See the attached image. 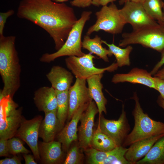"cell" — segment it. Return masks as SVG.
<instances>
[{
	"label": "cell",
	"mask_w": 164,
	"mask_h": 164,
	"mask_svg": "<svg viewBox=\"0 0 164 164\" xmlns=\"http://www.w3.org/2000/svg\"><path fill=\"white\" fill-rule=\"evenodd\" d=\"M22 111L10 95L0 98V138L15 136L23 117Z\"/></svg>",
	"instance_id": "6"
},
{
	"label": "cell",
	"mask_w": 164,
	"mask_h": 164,
	"mask_svg": "<svg viewBox=\"0 0 164 164\" xmlns=\"http://www.w3.org/2000/svg\"><path fill=\"white\" fill-rule=\"evenodd\" d=\"M135 101L132 112L135 125L131 132L126 137L122 146H130L133 143L152 136L164 135V123L150 118L142 108L136 92L132 98Z\"/></svg>",
	"instance_id": "3"
},
{
	"label": "cell",
	"mask_w": 164,
	"mask_h": 164,
	"mask_svg": "<svg viewBox=\"0 0 164 164\" xmlns=\"http://www.w3.org/2000/svg\"><path fill=\"white\" fill-rule=\"evenodd\" d=\"M163 18L164 19V6L163 7Z\"/></svg>",
	"instance_id": "43"
},
{
	"label": "cell",
	"mask_w": 164,
	"mask_h": 164,
	"mask_svg": "<svg viewBox=\"0 0 164 164\" xmlns=\"http://www.w3.org/2000/svg\"><path fill=\"white\" fill-rule=\"evenodd\" d=\"M128 149L122 146H117L110 151L103 164H131L125 157Z\"/></svg>",
	"instance_id": "28"
},
{
	"label": "cell",
	"mask_w": 164,
	"mask_h": 164,
	"mask_svg": "<svg viewBox=\"0 0 164 164\" xmlns=\"http://www.w3.org/2000/svg\"><path fill=\"white\" fill-rule=\"evenodd\" d=\"M123 105L121 113L117 120H108L101 115L98 124L102 131L111 138L117 146H122L130 130Z\"/></svg>",
	"instance_id": "9"
},
{
	"label": "cell",
	"mask_w": 164,
	"mask_h": 164,
	"mask_svg": "<svg viewBox=\"0 0 164 164\" xmlns=\"http://www.w3.org/2000/svg\"><path fill=\"white\" fill-rule=\"evenodd\" d=\"M145 0H120L119 3L120 5H122L128 1H132L135 2L142 3Z\"/></svg>",
	"instance_id": "40"
},
{
	"label": "cell",
	"mask_w": 164,
	"mask_h": 164,
	"mask_svg": "<svg viewBox=\"0 0 164 164\" xmlns=\"http://www.w3.org/2000/svg\"><path fill=\"white\" fill-rule=\"evenodd\" d=\"M23 156L25 161L26 164H37L34 159L35 157L30 154H28L24 153Z\"/></svg>",
	"instance_id": "38"
},
{
	"label": "cell",
	"mask_w": 164,
	"mask_h": 164,
	"mask_svg": "<svg viewBox=\"0 0 164 164\" xmlns=\"http://www.w3.org/2000/svg\"><path fill=\"white\" fill-rule=\"evenodd\" d=\"M82 155L77 146L72 147L68 151L63 162L64 164H79L81 163Z\"/></svg>",
	"instance_id": "30"
},
{
	"label": "cell",
	"mask_w": 164,
	"mask_h": 164,
	"mask_svg": "<svg viewBox=\"0 0 164 164\" xmlns=\"http://www.w3.org/2000/svg\"><path fill=\"white\" fill-rule=\"evenodd\" d=\"M14 13V11L12 9L0 13V36L3 35V31L7 19Z\"/></svg>",
	"instance_id": "31"
},
{
	"label": "cell",
	"mask_w": 164,
	"mask_h": 164,
	"mask_svg": "<svg viewBox=\"0 0 164 164\" xmlns=\"http://www.w3.org/2000/svg\"><path fill=\"white\" fill-rule=\"evenodd\" d=\"M154 75L160 79L164 80V67L158 70Z\"/></svg>",
	"instance_id": "39"
},
{
	"label": "cell",
	"mask_w": 164,
	"mask_h": 164,
	"mask_svg": "<svg viewBox=\"0 0 164 164\" xmlns=\"http://www.w3.org/2000/svg\"><path fill=\"white\" fill-rule=\"evenodd\" d=\"M102 39L98 36L96 35L94 38H91L89 35H86L82 41V47L108 62L109 61L108 56H111L113 54L109 49L102 46Z\"/></svg>",
	"instance_id": "22"
},
{
	"label": "cell",
	"mask_w": 164,
	"mask_h": 164,
	"mask_svg": "<svg viewBox=\"0 0 164 164\" xmlns=\"http://www.w3.org/2000/svg\"><path fill=\"white\" fill-rule=\"evenodd\" d=\"M38 147L40 159L43 163H56L62 157L61 144L59 141L39 142Z\"/></svg>",
	"instance_id": "21"
},
{
	"label": "cell",
	"mask_w": 164,
	"mask_h": 164,
	"mask_svg": "<svg viewBox=\"0 0 164 164\" xmlns=\"http://www.w3.org/2000/svg\"><path fill=\"white\" fill-rule=\"evenodd\" d=\"M95 15L96 21L88 29L87 35L100 30L113 34L121 33L126 24L120 9L114 3L102 6Z\"/></svg>",
	"instance_id": "7"
},
{
	"label": "cell",
	"mask_w": 164,
	"mask_h": 164,
	"mask_svg": "<svg viewBox=\"0 0 164 164\" xmlns=\"http://www.w3.org/2000/svg\"><path fill=\"white\" fill-rule=\"evenodd\" d=\"M98 113L96 104L92 100L80 118V125L78 129V138L79 146L84 149L91 146V142L94 132V118Z\"/></svg>",
	"instance_id": "12"
},
{
	"label": "cell",
	"mask_w": 164,
	"mask_h": 164,
	"mask_svg": "<svg viewBox=\"0 0 164 164\" xmlns=\"http://www.w3.org/2000/svg\"><path fill=\"white\" fill-rule=\"evenodd\" d=\"M46 77L55 90L68 91L73 82V73L65 68L59 66H53Z\"/></svg>",
	"instance_id": "18"
},
{
	"label": "cell",
	"mask_w": 164,
	"mask_h": 164,
	"mask_svg": "<svg viewBox=\"0 0 164 164\" xmlns=\"http://www.w3.org/2000/svg\"><path fill=\"white\" fill-rule=\"evenodd\" d=\"M89 103L82 105L77 110L70 122L58 134V141L62 144L64 149H68L72 143L78 138V124L81 115L86 109Z\"/></svg>",
	"instance_id": "15"
},
{
	"label": "cell",
	"mask_w": 164,
	"mask_h": 164,
	"mask_svg": "<svg viewBox=\"0 0 164 164\" xmlns=\"http://www.w3.org/2000/svg\"><path fill=\"white\" fill-rule=\"evenodd\" d=\"M33 100L39 111L45 113L57 110L56 91L51 87H42L36 90L34 93Z\"/></svg>",
	"instance_id": "16"
},
{
	"label": "cell",
	"mask_w": 164,
	"mask_h": 164,
	"mask_svg": "<svg viewBox=\"0 0 164 164\" xmlns=\"http://www.w3.org/2000/svg\"><path fill=\"white\" fill-rule=\"evenodd\" d=\"M103 76V73L96 74L86 80L89 94L96 104L99 117L101 115L103 112L105 114H107L106 105L107 101L102 92L103 86L101 82Z\"/></svg>",
	"instance_id": "19"
},
{
	"label": "cell",
	"mask_w": 164,
	"mask_h": 164,
	"mask_svg": "<svg viewBox=\"0 0 164 164\" xmlns=\"http://www.w3.org/2000/svg\"><path fill=\"white\" fill-rule=\"evenodd\" d=\"M86 80L76 78L69 92V110L67 119L70 120L74 114L82 105L92 100L86 86Z\"/></svg>",
	"instance_id": "13"
},
{
	"label": "cell",
	"mask_w": 164,
	"mask_h": 164,
	"mask_svg": "<svg viewBox=\"0 0 164 164\" xmlns=\"http://www.w3.org/2000/svg\"><path fill=\"white\" fill-rule=\"evenodd\" d=\"M52 0L56 2H63L67 1L68 0Z\"/></svg>",
	"instance_id": "42"
},
{
	"label": "cell",
	"mask_w": 164,
	"mask_h": 164,
	"mask_svg": "<svg viewBox=\"0 0 164 164\" xmlns=\"http://www.w3.org/2000/svg\"><path fill=\"white\" fill-rule=\"evenodd\" d=\"M102 43L105 44L109 50L115 56L118 67L130 66L131 63L129 55L133 50L132 46L129 45L124 49L116 46L114 43L109 44L106 41L102 40Z\"/></svg>",
	"instance_id": "25"
},
{
	"label": "cell",
	"mask_w": 164,
	"mask_h": 164,
	"mask_svg": "<svg viewBox=\"0 0 164 164\" xmlns=\"http://www.w3.org/2000/svg\"><path fill=\"white\" fill-rule=\"evenodd\" d=\"M126 24H130L133 31L157 24L146 12L142 3L128 1L120 9Z\"/></svg>",
	"instance_id": "11"
},
{
	"label": "cell",
	"mask_w": 164,
	"mask_h": 164,
	"mask_svg": "<svg viewBox=\"0 0 164 164\" xmlns=\"http://www.w3.org/2000/svg\"><path fill=\"white\" fill-rule=\"evenodd\" d=\"M122 37L119 46L139 44L161 53L164 50V23L158 22L131 32H124Z\"/></svg>",
	"instance_id": "5"
},
{
	"label": "cell",
	"mask_w": 164,
	"mask_h": 164,
	"mask_svg": "<svg viewBox=\"0 0 164 164\" xmlns=\"http://www.w3.org/2000/svg\"><path fill=\"white\" fill-rule=\"evenodd\" d=\"M8 140L5 138L0 139V156H8L9 152L8 145Z\"/></svg>",
	"instance_id": "32"
},
{
	"label": "cell",
	"mask_w": 164,
	"mask_h": 164,
	"mask_svg": "<svg viewBox=\"0 0 164 164\" xmlns=\"http://www.w3.org/2000/svg\"><path fill=\"white\" fill-rule=\"evenodd\" d=\"M16 37L0 36V74L3 84L0 98L13 97L20 86L21 66L15 42Z\"/></svg>",
	"instance_id": "2"
},
{
	"label": "cell",
	"mask_w": 164,
	"mask_h": 164,
	"mask_svg": "<svg viewBox=\"0 0 164 164\" xmlns=\"http://www.w3.org/2000/svg\"><path fill=\"white\" fill-rule=\"evenodd\" d=\"M22 140L19 138L13 137L8 140V145L10 154L15 155L19 153L28 154L29 150L23 145Z\"/></svg>",
	"instance_id": "29"
},
{
	"label": "cell",
	"mask_w": 164,
	"mask_h": 164,
	"mask_svg": "<svg viewBox=\"0 0 164 164\" xmlns=\"http://www.w3.org/2000/svg\"><path fill=\"white\" fill-rule=\"evenodd\" d=\"M92 0H73L70 2V4L73 6L84 8L90 6L92 4Z\"/></svg>",
	"instance_id": "33"
},
{
	"label": "cell",
	"mask_w": 164,
	"mask_h": 164,
	"mask_svg": "<svg viewBox=\"0 0 164 164\" xmlns=\"http://www.w3.org/2000/svg\"><path fill=\"white\" fill-rule=\"evenodd\" d=\"M13 157L6 158L0 160V164H21V160L15 155Z\"/></svg>",
	"instance_id": "35"
},
{
	"label": "cell",
	"mask_w": 164,
	"mask_h": 164,
	"mask_svg": "<svg viewBox=\"0 0 164 164\" xmlns=\"http://www.w3.org/2000/svg\"><path fill=\"white\" fill-rule=\"evenodd\" d=\"M117 0H93L92 4L96 6L107 5L110 3H113Z\"/></svg>",
	"instance_id": "37"
},
{
	"label": "cell",
	"mask_w": 164,
	"mask_h": 164,
	"mask_svg": "<svg viewBox=\"0 0 164 164\" xmlns=\"http://www.w3.org/2000/svg\"><path fill=\"white\" fill-rule=\"evenodd\" d=\"M164 135L152 136L137 142L130 145L125 155L131 164H136L149 152L155 143Z\"/></svg>",
	"instance_id": "17"
},
{
	"label": "cell",
	"mask_w": 164,
	"mask_h": 164,
	"mask_svg": "<svg viewBox=\"0 0 164 164\" xmlns=\"http://www.w3.org/2000/svg\"><path fill=\"white\" fill-rule=\"evenodd\" d=\"M136 164H164V136L158 140L146 155Z\"/></svg>",
	"instance_id": "23"
},
{
	"label": "cell",
	"mask_w": 164,
	"mask_h": 164,
	"mask_svg": "<svg viewBox=\"0 0 164 164\" xmlns=\"http://www.w3.org/2000/svg\"><path fill=\"white\" fill-rule=\"evenodd\" d=\"M161 56L160 60L155 65L150 72L152 75H154L159 70V68L164 64V50L161 52Z\"/></svg>",
	"instance_id": "36"
},
{
	"label": "cell",
	"mask_w": 164,
	"mask_h": 164,
	"mask_svg": "<svg viewBox=\"0 0 164 164\" xmlns=\"http://www.w3.org/2000/svg\"><path fill=\"white\" fill-rule=\"evenodd\" d=\"M157 102L159 105L164 109V100L160 95L158 97Z\"/></svg>",
	"instance_id": "41"
},
{
	"label": "cell",
	"mask_w": 164,
	"mask_h": 164,
	"mask_svg": "<svg viewBox=\"0 0 164 164\" xmlns=\"http://www.w3.org/2000/svg\"><path fill=\"white\" fill-rule=\"evenodd\" d=\"M17 15L46 31L53 39L57 50L64 45L78 20L73 8L52 0H22Z\"/></svg>",
	"instance_id": "1"
},
{
	"label": "cell",
	"mask_w": 164,
	"mask_h": 164,
	"mask_svg": "<svg viewBox=\"0 0 164 164\" xmlns=\"http://www.w3.org/2000/svg\"><path fill=\"white\" fill-rule=\"evenodd\" d=\"M156 90L160 93V96L164 100V80L154 77Z\"/></svg>",
	"instance_id": "34"
},
{
	"label": "cell",
	"mask_w": 164,
	"mask_h": 164,
	"mask_svg": "<svg viewBox=\"0 0 164 164\" xmlns=\"http://www.w3.org/2000/svg\"><path fill=\"white\" fill-rule=\"evenodd\" d=\"M56 91L57 100V116L62 127L67 118L68 113L69 91Z\"/></svg>",
	"instance_id": "26"
},
{
	"label": "cell",
	"mask_w": 164,
	"mask_h": 164,
	"mask_svg": "<svg viewBox=\"0 0 164 164\" xmlns=\"http://www.w3.org/2000/svg\"><path fill=\"white\" fill-rule=\"evenodd\" d=\"M41 115H38L30 120L24 117L15 137L25 142L30 149L36 159L39 160L38 139L39 126L43 120Z\"/></svg>",
	"instance_id": "10"
},
{
	"label": "cell",
	"mask_w": 164,
	"mask_h": 164,
	"mask_svg": "<svg viewBox=\"0 0 164 164\" xmlns=\"http://www.w3.org/2000/svg\"><path fill=\"white\" fill-rule=\"evenodd\" d=\"M147 13L159 24L164 23L163 8L164 3L162 0H145L142 3Z\"/></svg>",
	"instance_id": "27"
},
{
	"label": "cell",
	"mask_w": 164,
	"mask_h": 164,
	"mask_svg": "<svg viewBox=\"0 0 164 164\" xmlns=\"http://www.w3.org/2000/svg\"><path fill=\"white\" fill-rule=\"evenodd\" d=\"M95 58L92 54L89 53L81 56H68L65 59V62L67 68L76 78L86 80L95 74L103 73L106 71L112 72L118 69V66L115 63L104 68L96 67L93 62Z\"/></svg>",
	"instance_id": "8"
},
{
	"label": "cell",
	"mask_w": 164,
	"mask_h": 164,
	"mask_svg": "<svg viewBox=\"0 0 164 164\" xmlns=\"http://www.w3.org/2000/svg\"><path fill=\"white\" fill-rule=\"evenodd\" d=\"M92 14L91 11H83L80 18L78 19L70 32L63 46L54 53L43 54L40 58V61L42 62L49 63L62 56H81L84 55L85 53L81 49L82 35L85 25L89 20Z\"/></svg>",
	"instance_id": "4"
},
{
	"label": "cell",
	"mask_w": 164,
	"mask_h": 164,
	"mask_svg": "<svg viewBox=\"0 0 164 164\" xmlns=\"http://www.w3.org/2000/svg\"><path fill=\"white\" fill-rule=\"evenodd\" d=\"M91 146L98 150L106 152L113 150L117 146L111 138L102 131L98 124L93 133Z\"/></svg>",
	"instance_id": "24"
},
{
	"label": "cell",
	"mask_w": 164,
	"mask_h": 164,
	"mask_svg": "<svg viewBox=\"0 0 164 164\" xmlns=\"http://www.w3.org/2000/svg\"><path fill=\"white\" fill-rule=\"evenodd\" d=\"M111 82L114 84L125 82L139 84L156 90L154 77L146 70L138 68H133L127 73L114 75Z\"/></svg>",
	"instance_id": "14"
},
{
	"label": "cell",
	"mask_w": 164,
	"mask_h": 164,
	"mask_svg": "<svg viewBox=\"0 0 164 164\" xmlns=\"http://www.w3.org/2000/svg\"><path fill=\"white\" fill-rule=\"evenodd\" d=\"M45 117L40 124L39 137L43 142L54 140L58 130L62 128L57 116V110L44 113Z\"/></svg>",
	"instance_id": "20"
}]
</instances>
